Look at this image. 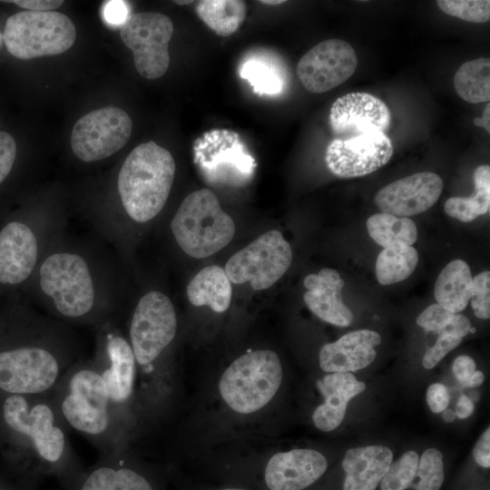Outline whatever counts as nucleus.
<instances>
[{
  "instance_id": "1",
  "label": "nucleus",
  "mask_w": 490,
  "mask_h": 490,
  "mask_svg": "<svg viewBox=\"0 0 490 490\" xmlns=\"http://www.w3.org/2000/svg\"><path fill=\"white\" fill-rule=\"evenodd\" d=\"M175 170L171 152L152 141L139 144L129 153L117 184L122 206L133 220L146 222L162 210Z\"/></svg>"
},
{
  "instance_id": "2",
  "label": "nucleus",
  "mask_w": 490,
  "mask_h": 490,
  "mask_svg": "<svg viewBox=\"0 0 490 490\" xmlns=\"http://www.w3.org/2000/svg\"><path fill=\"white\" fill-rule=\"evenodd\" d=\"M171 229L181 250L196 259L209 257L226 247L236 230L233 220L209 189L195 191L184 198Z\"/></svg>"
},
{
  "instance_id": "3",
  "label": "nucleus",
  "mask_w": 490,
  "mask_h": 490,
  "mask_svg": "<svg viewBox=\"0 0 490 490\" xmlns=\"http://www.w3.org/2000/svg\"><path fill=\"white\" fill-rule=\"evenodd\" d=\"M282 381V368L271 350H255L235 359L222 374L219 389L225 403L240 414L266 406Z\"/></svg>"
},
{
  "instance_id": "4",
  "label": "nucleus",
  "mask_w": 490,
  "mask_h": 490,
  "mask_svg": "<svg viewBox=\"0 0 490 490\" xmlns=\"http://www.w3.org/2000/svg\"><path fill=\"white\" fill-rule=\"evenodd\" d=\"M76 39L72 20L56 11H22L5 23L3 41L7 51L19 59L60 54Z\"/></svg>"
},
{
  "instance_id": "5",
  "label": "nucleus",
  "mask_w": 490,
  "mask_h": 490,
  "mask_svg": "<svg viewBox=\"0 0 490 490\" xmlns=\"http://www.w3.org/2000/svg\"><path fill=\"white\" fill-rule=\"evenodd\" d=\"M292 262L289 243L279 230H269L234 253L224 270L231 283L249 282L253 289L264 290L274 285Z\"/></svg>"
},
{
  "instance_id": "6",
  "label": "nucleus",
  "mask_w": 490,
  "mask_h": 490,
  "mask_svg": "<svg viewBox=\"0 0 490 490\" xmlns=\"http://www.w3.org/2000/svg\"><path fill=\"white\" fill-rule=\"evenodd\" d=\"M40 285L64 316L80 317L93 308V280L85 260L79 255L64 252L45 259L40 268Z\"/></svg>"
},
{
  "instance_id": "7",
  "label": "nucleus",
  "mask_w": 490,
  "mask_h": 490,
  "mask_svg": "<svg viewBox=\"0 0 490 490\" xmlns=\"http://www.w3.org/2000/svg\"><path fill=\"white\" fill-rule=\"evenodd\" d=\"M172 34V20L157 12L132 14L121 27L122 41L132 52L135 68L142 77L154 80L167 72Z\"/></svg>"
},
{
  "instance_id": "8",
  "label": "nucleus",
  "mask_w": 490,
  "mask_h": 490,
  "mask_svg": "<svg viewBox=\"0 0 490 490\" xmlns=\"http://www.w3.org/2000/svg\"><path fill=\"white\" fill-rule=\"evenodd\" d=\"M132 130V122L126 112L114 106L103 107L86 113L75 122L71 146L81 161H100L122 149Z\"/></svg>"
},
{
  "instance_id": "9",
  "label": "nucleus",
  "mask_w": 490,
  "mask_h": 490,
  "mask_svg": "<svg viewBox=\"0 0 490 490\" xmlns=\"http://www.w3.org/2000/svg\"><path fill=\"white\" fill-rule=\"evenodd\" d=\"M177 317L171 299L151 291L139 300L130 328L132 348L140 365H148L172 342Z\"/></svg>"
},
{
  "instance_id": "10",
  "label": "nucleus",
  "mask_w": 490,
  "mask_h": 490,
  "mask_svg": "<svg viewBox=\"0 0 490 490\" xmlns=\"http://www.w3.org/2000/svg\"><path fill=\"white\" fill-rule=\"evenodd\" d=\"M195 161L211 181L244 182L254 171L255 161L237 133L213 130L203 133L193 147Z\"/></svg>"
},
{
  "instance_id": "11",
  "label": "nucleus",
  "mask_w": 490,
  "mask_h": 490,
  "mask_svg": "<svg viewBox=\"0 0 490 490\" xmlns=\"http://www.w3.org/2000/svg\"><path fill=\"white\" fill-rule=\"evenodd\" d=\"M393 152L389 137L383 132L372 130L350 138H334L326 149L325 162L337 177L356 178L383 167Z\"/></svg>"
},
{
  "instance_id": "12",
  "label": "nucleus",
  "mask_w": 490,
  "mask_h": 490,
  "mask_svg": "<svg viewBox=\"0 0 490 490\" xmlns=\"http://www.w3.org/2000/svg\"><path fill=\"white\" fill-rule=\"evenodd\" d=\"M354 48L341 39H328L309 49L297 64L303 86L314 93L330 91L345 83L356 71Z\"/></svg>"
},
{
  "instance_id": "13",
  "label": "nucleus",
  "mask_w": 490,
  "mask_h": 490,
  "mask_svg": "<svg viewBox=\"0 0 490 490\" xmlns=\"http://www.w3.org/2000/svg\"><path fill=\"white\" fill-rule=\"evenodd\" d=\"M55 358L41 348H22L0 353V388L13 394H36L55 382Z\"/></svg>"
},
{
  "instance_id": "14",
  "label": "nucleus",
  "mask_w": 490,
  "mask_h": 490,
  "mask_svg": "<svg viewBox=\"0 0 490 490\" xmlns=\"http://www.w3.org/2000/svg\"><path fill=\"white\" fill-rule=\"evenodd\" d=\"M70 393L62 403V411L75 429L90 435L103 433L109 422L110 400L101 375L90 369L76 372L70 380Z\"/></svg>"
},
{
  "instance_id": "15",
  "label": "nucleus",
  "mask_w": 490,
  "mask_h": 490,
  "mask_svg": "<svg viewBox=\"0 0 490 490\" xmlns=\"http://www.w3.org/2000/svg\"><path fill=\"white\" fill-rule=\"evenodd\" d=\"M3 415L13 430L32 439L35 450L44 459L55 462L62 456L64 436L54 425V416L47 405L38 404L29 410L23 397L13 395L5 401Z\"/></svg>"
},
{
  "instance_id": "16",
  "label": "nucleus",
  "mask_w": 490,
  "mask_h": 490,
  "mask_svg": "<svg viewBox=\"0 0 490 490\" xmlns=\"http://www.w3.org/2000/svg\"><path fill=\"white\" fill-rule=\"evenodd\" d=\"M391 113L379 98L364 92L338 97L332 104L329 123L335 138H350L368 131L387 132Z\"/></svg>"
},
{
  "instance_id": "17",
  "label": "nucleus",
  "mask_w": 490,
  "mask_h": 490,
  "mask_svg": "<svg viewBox=\"0 0 490 490\" xmlns=\"http://www.w3.org/2000/svg\"><path fill=\"white\" fill-rule=\"evenodd\" d=\"M443 187L438 174L422 172L384 186L374 201L381 212L407 218L430 209L440 197Z\"/></svg>"
},
{
  "instance_id": "18",
  "label": "nucleus",
  "mask_w": 490,
  "mask_h": 490,
  "mask_svg": "<svg viewBox=\"0 0 490 490\" xmlns=\"http://www.w3.org/2000/svg\"><path fill=\"white\" fill-rule=\"evenodd\" d=\"M325 456L313 449H293L275 454L265 469L270 490H303L327 470Z\"/></svg>"
},
{
  "instance_id": "19",
  "label": "nucleus",
  "mask_w": 490,
  "mask_h": 490,
  "mask_svg": "<svg viewBox=\"0 0 490 490\" xmlns=\"http://www.w3.org/2000/svg\"><path fill=\"white\" fill-rule=\"evenodd\" d=\"M38 244L31 229L18 221L0 231V282L18 284L32 273L37 260Z\"/></svg>"
},
{
  "instance_id": "20",
  "label": "nucleus",
  "mask_w": 490,
  "mask_h": 490,
  "mask_svg": "<svg viewBox=\"0 0 490 490\" xmlns=\"http://www.w3.org/2000/svg\"><path fill=\"white\" fill-rule=\"evenodd\" d=\"M381 343L380 335L373 330L348 332L319 351V366L328 373H350L369 366L376 358L375 347Z\"/></svg>"
},
{
  "instance_id": "21",
  "label": "nucleus",
  "mask_w": 490,
  "mask_h": 490,
  "mask_svg": "<svg viewBox=\"0 0 490 490\" xmlns=\"http://www.w3.org/2000/svg\"><path fill=\"white\" fill-rule=\"evenodd\" d=\"M303 283L307 289L303 299L313 314L332 325H350L353 313L342 300L344 280L336 270L324 268L318 274L308 275Z\"/></svg>"
},
{
  "instance_id": "22",
  "label": "nucleus",
  "mask_w": 490,
  "mask_h": 490,
  "mask_svg": "<svg viewBox=\"0 0 490 490\" xmlns=\"http://www.w3.org/2000/svg\"><path fill=\"white\" fill-rule=\"evenodd\" d=\"M324 397V403L318 406L312 415L315 426L324 432L337 428L343 421L348 403L366 389L352 373L335 372L326 375L317 382Z\"/></svg>"
},
{
  "instance_id": "23",
  "label": "nucleus",
  "mask_w": 490,
  "mask_h": 490,
  "mask_svg": "<svg viewBox=\"0 0 490 490\" xmlns=\"http://www.w3.org/2000/svg\"><path fill=\"white\" fill-rule=\"evenodd\" d=\"M392 459V451L385 446L348 449L342 461L346 473L343 490H376Z\"/></svg>"
},
{
  "instance_id": "24",
  "label": "nucleus",
  "mask_w": 490,
  "mask_h": 490,
  "mask_svg": "<svg viewBox=\"0 0 490 490\" xmlns=\"http://www.w3.org/2000/svg\"><path fill=\"white\" fill-rule=\"evenodd\" d=\"M107 351L111 367L101 376L110 400L123 402L129 398L132 392L135 357L127 341L117 336L109 338Z\"/></svg>"
},
{
  "instance_id": "25",
  "label": "nucleus",
  "mask_w": 490,
  "mask_h": 490,
  "mask_svg": "<svg viewBox=\"0 0 490 490\" xmlns=\"http://www.w3.org/2000/svg\"><path fill=\"white\" fill-rule=\"evenodd\" d=\"M186 292L192 305L208 306L213 311L221 313L230 307L232 287L224 269L211 265L205 267L193 277Z\"/></svg>"
},
{
  "instance_id": "26",
  "label": "nucleus",
  "mask_w": 490,
  "mask_h": 490,
  "mask_svg": "<svg viewBox=\"0 0 490 490\" xmlns=\"http://www.w3.org/2000/svg\"><path fill=\"white\" fill-rule=\"evenodd\" d=\"M472 288L470 267L465 260L456 259L439 273L435 283V299L447 310L459 313L470 302Z\"/></svg>"
},
{
  "instance_id": "27",
  "label": "nucleus",
  "mask_w": 490,
  "mask_h": 490,
  "mask_svg": "<svg viewBox=\"0 0 490 490\" xmlns=\"http://www.w3.org/2000/svg\"><path fill=\"white\" fill-rule=\"evenodd\" d=\"M239 74L259 94H279L285 86L286 76L281 64L265 53L248 55L240 64Z\"/></svg>"
},
{
  "instance_id": "28",
  "label": "nucleus",
  "mask_w": 490,
  "mask_h": 490,
  "mask_svg": "<svg viewBox=\"0 0 490 490\" xmlns=\"http://www.w3.org/2000/svg\"><path fill=\"white\" fill-rule=\"evenodd\" d=\"M475 194L469 197H451L444 205L452 218L470 222L485 214L490 207V166H478L474 172Z\"/></svg>"
},
{
  "instance_id": "29",
  "label": "nucleus",
  "mask_w": 490,
  "mask_h": 490,
  "mask_svg": "<svg viewBox=\"0 0 490 490\" xmlns=\"http://www.w3.org/2000/svg\"><path fill=\"white\" fill-rule=\"evenodd\" d=\"M196 14L216 34L226 37L245 20L246 5L240 0H202L196 5Z\"/></svg>"
},
{
  "instance_id": "30",
  "label": "nucleus",
  "mask_w": 490,
  "mask_h": 490,
  "mask_svg": "<svg viewBox=\"0 0 490 490\" xmlns=\"http://www.w3.org/2000/svg\"><path fill=\"white\" fill-rule=\"evenodd\" d=\"M456 93L466 102L480 103L490 100V60L478 58L461 64L454 76Z\"/></svg>"
},
{
  "instance_id": "31",
  "label": "nucleus",
  "mask_w": 490,
  "mask_h": 490,
  "mask_svg": "<svg viewBox=\"0 0 490 490\" xmlns=\"http://www.w3.org/2000/svg\"><path fill=\"white\" fill-rule=\"evenodd\" d=\"M370 238L385 248L404 244H414L417 240V229L409 218L397 217L388 213H376L367 220Z\"/></svg>"
},
{
  "instance_id": "32",
  "label": "nucleus",
  "mask_w": 490,
  "mask_h": 490,
  "mask_svg": "<svg viewBox=\"0 0 490 490\" xmlns=\"http://www.w3.org/2000/svg\"><path fill=\"white\" fill-rule=\"evenodd\" d=\"M418 252L410 245L397 244L385 248L376 261L379 284L391 285L407 279L418 263Z\"/></svg>"
},
{
  "instance_id": "33",
  "label": "nucleus",
  "mask_w": 490,
  "mask_h": 490,
  "mask_svg": "<svg viewBox=\"0 0 490 490\" xmlns=\"http://www.w3.org/2000/svg\"><path fill=\"white\" fill-rule=\"evenodd\" d=\"M82 490H152L148 481L131 469L102 467L91 474Z\"/></svg>"
},
{
  "instance_id": "34",
  "label": "nucleus",
  "mask_w": 490,
  "mask_h": 490,
  "mask_svg": "<svg viewBox=\"0 0 490 490\" xmlns=\"http://www.w3.org/2000/svg\"><path fill=\"white\" fill-rule=\"evenodd\" d=\"M444 476L442 453L436 448H428L418 460L416 473L410 487L415 490H439Z\"/></svg>"
},
{
  "instance_id": "35",
  "label": "nucleus",
  "mask_w": 490,
  "mask_h": 490,
  "mask_svg": "<svg viewBox=\"0 0 490 490\" xmlns=\"http://www.w3.org/2000/svg\"><path fill=\"white\" fill-rule=\"evenodd\" d=\"M419 456L414 450L405 452L380 481L381 490H406L410 487L418 466Z\"/></svg>"
},
{
  "instance_id": "36",
  "label": "nucleus",
  "mask_w": 490,
  "mask_h": 490,
  "mask_svg": "<svg viewBox=\"0 0 490 490\" xmlns=\"http://www.w3.org/2000/svg\"><path fill=\"white\" fill-rule=\"evenodd\" d=\"M437 6L445 14L471 23H485L490 20L488 0H438Z\"/></svg>"
},
{
  "instance_id": "37",
  "label": "nucleus",
  "mask_w": 490,
  "mask_h": 490,
  "mask_svg": "<svg viewBox=\"0 0 490 490\" xmlns=\"http://www.w3.org/2000/svg\"><path fill=\"white\" fill-rule=\"evenodd\" d=\"M471 306L475 315L481 319L490 318V272L483 271L473 278Z\"/></svg>"
},
{
  "instance_id": "38",
  "label": "nucleus",
  "mask_w": 490,
  "mask_h": 490,
  "mask_svg": "<svg viewBox=\"0 0 490 490\" xmlns=\"http://www.w3.org/2000/svg\"><path fill=\"white\" fill-rule=\"evenodd\" d=\"M455 313L435 303L425 309L416 318V324L436 334H441L450 324Z\"/></svg>"
},
{
  "instance_id": "39",
  "label": "nucleus",
  "mask_w": 490,
  "mask_h": 490,
  "mask_svg": "<svg viewBox=\"0 0 490 490\" xmlns=\"http://www.w3.org/2000/svg\"><path fill=\"white\" fill-rule=\"evenodd\" d=\"M462 338L449 334H439L434 346L427 348L422 358V365L426 369L435 368L450 351L455 349Z\"/></svg>"
},
{
  "instance_id": "40",
  "label": "nucleus",
  "mask_w": 490,
  "mask_h": 490,
  "mask_svg": "<svg viewBox=\"0 0 490 490\" xmlns=\"http://www.w3.org/2000/svg\"><path fill=\"white\" fill-rule=\"evenodd\" d=\"M16 156V143L14 137L0 132V183L9 174Z\"/></svg>"
},
{
  "instance_id": "41",
  "label": "nucleus",
  "mask_w": 490,
  "mask_h": 490,
  "mask_svg": "<svg viewBox=\"0 0 490 490\" xmlns=\"http://www.w3.org/2000/svg\"><path fill=\"white\" fill-rule=\"evenodd\" d=\"M103 14L108 24L122 27L130 16L129 5L124 1H106Z\"/></svg>"
},
{
  "instance_id": "42",
  "label": "nucleus",
  "mask_w": 490,
  "mask_h": 490,
  "mask_svg": "<svg viewBox=\"0 0 490 490\" xmlns=\"http://www.w3.org/2000/svg\"><path fill=\"white\" fill-rule=\"evenodd\" d=\"M447 387L441 383L431 384L426 390V403L433 413H442L449 404Z\"/></svg>"
},
{
  "instance_id": "43",
  "label": "nucleus",
  "mask_w": 490,
  "mask_h": 490,
  "mask_svg": "<svg viewBox=\"0 0 490 490\" xmlns=\"http://www.w3.org/2000/svg\"><path fill=\"white\" fill-rule=\"evenodd\" d=\"M475 462L485 467L490 466V428H486L483 433L473 451Z\"/></svg>"
},
{
  "instance_id": "44",
  "label": "nucleus",
  "mask_w": 490,
  "mask_h": 490,
  "mask_svg": "<svg viewBox=\"0 0 490 490\" xmlns=\"http://www.w3.org/2000/svg\"><path fill=\"white\" fill-rule=\"evenodd\" d=\"M475 371V360L466 355L457 357L453 363V372L460 382L469 377Z\"/></svg>"
},
{
  "instance_id": "45",
  "label": "nucleus",
  "mask_w": 490,
  "mask_h": 490,
  "mask_svg": "<svg viewBox=\"0 0 490 490\" xmlns=\"http://www.w3.org/2000/svg\"><path fill=\"white\" fill-rule=\"evenodd\" d=\"M5 2L16 4L18 6L27 9L28 11L41 12L54 10L64 3V1L61 0H15Z\"/></svg>"
},
{
  "instance_id": "46",
  "label": "nucleus",
  "mask_w": 490,
  "mask_h": 490,
  "mask_svg": "<svg viewBox=\"0 0 490 490\" xmlns=\"http://www.w3.org/2000/svg\"><path fill=\"white\" fill-rule=\"evenodd\" d=\"M471 328L472 326L470 320L466 316L459 313H455L450 324L443 333L463 339V338L469 333Z\"/></svg>"
},
{
  "instance_id": "47",
  "label": "nucleus",
  "mask_w": 490,
  "mask_h": 490,
  "mask_svg": "<svg viewBox=\"0 0 490 490\" xmlns=\"http://www.w3.org/2000/svg\"><path fill=\"white\" fill-rule=\"evenodd\" d=\"M475 409L474 402L467 396L462 394L456 403V415L461 419L469 417Z\"/></svg>"
},
{
  "instance_id": "48",
  "label": "nucleus",
  "mask_w": 490,
  "mask_h": 490,
  "mask_svg": "<svg viewBox=\"0 0 490 490\" xmlns=\"http://www.w3.org/2000/svg\"><path fill=\"white\" fill-rule=\"evenodd\" d=\"M473 122L477 127H483L488 133L490 132V104L487 103L481 117H476Z\"/></svg>"
},
{
  "instance_id": "49",
  "label": "nucleus",
  "mask_w": 490,
  "mask_h": 490,
  "mask_svg": "<svg viewBox=\"0 0 490 490\" xmlns=\"http://www.w3.org/2000/svg\"><path fill=\"white\" fill-rule=\"evenodd\" d=\"M485 375L482 371L475 370L469 377L460 382L464 387H476L482 385Z\"/></svg>"
},
{
  "instance_id": "50",
  "label": "nucleus",
  "mask_w": 490,
  "mask_h": 490,
  "mask_svg": "<svg viewBox=\"0 0 490 490\" xmlns=\"http://www.w3.org/2000/svg\"><path fill=\"white\" fill-rule=\"evenodd\" d=\"M442 413V417L446 423L453 422L456 417V412L449 408H446Z\"/></svg>"
},
{
  "instance_id": "51",
  "label": "nucleus",
  "mask_w": 490,
  "mask_h": 490,
  "mask_svg": "<svg viewBox=\"0 0 490 490\" xmlns=\"http://www.w3.org/2000/svg\"><path fill=\"white\" fill-rule=\"evenodd\" d=\"M285 1H282V0H266V1H260L261 4H265V5H280V4H283Z\"/></svg>"
},
{
  "instance_id": "52",
  "label": "nucleus",
  "mask_w": 490,
  "mask_h": 490,
  "mask_svg": "<svg viewBox=\"0 0 490 490\" xmlns=\"http://www.w3.org/2000/svg\"><path fill=\"white\" fill-rule=\"evenodd\" d=\"M178 5H187L192 3V1H174Z\"/></svg>"
},
{
  "instance_id": "53",
  "label": "nucleus",
  "mask_w": 490,
  "mask_h": 490,
  "mask_svg": "<svg viewBox=\"0 0 490 490\" xmlns=\"http://www.w3.org/2000/svg\"><path fill=\"white\" fill-rule=\"evenodd\" d=\"M3 42V34L0 32V49L2 47Z\"/></svg>"
},
{
  "instance_id": "54",
  "label": "nucleus",
  "mask_w": 490,
  "mask_h": 490,
  "mask_svg": "<svg viewBox=\"0 0 490 490\" xmlns=\"http://www.w3.org/2000/svg\"><path fill=\"white\" fill-rule=\"evenodd\" d=\"M220 490H244V489H239V488H224Z\"/></svg>"
},
{
  "instance_id": "55",
  "label": "nucleus",
  "mask_w": 490,
  "mask_h": 490,
  "mask_svg": "<svg viewBox=\"0 0 490 490\" xmlns=\"http://www.w3.org/2000/svg\"><path fill=\"white\" fill-rule=\"evenodd\" d=\"M475 328H471L469 333H475Z\"/></svg>"
}]
</instances>
